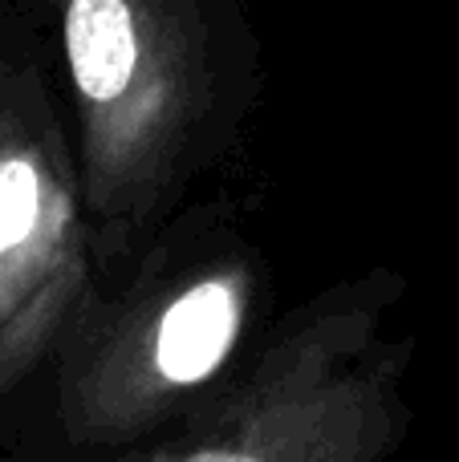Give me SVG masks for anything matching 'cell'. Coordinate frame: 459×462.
<instances>
[{
  "label": "cell",
  "mask_w": 459,
  "mask_h": 462,
  "mask_svg": "<svg viewBox=\"0 0 459 462\" xmlns=\"http://www.w3.org/2000/svg\"><path fill=\"white\" fill-rule=\"evenodd\" d=\"M65 97L98 276L236 154L265 97L248 0H37Z\"/></svg>",
  "instance_id": "obj_1"
},
{
  "label": "cell",
  "mask_w": 459,
  "mask_h": 462,
  "mask_svg": "<svg viewBox=\"0 0 459 462\" xmlns=\"http://www.w3.org/2000/svg\"><path fill=\"white\" fill-rule=\"evenodd\" d=\"M268 304L273 263L236 203L187 199L73 317L53 357L61 439L130 462L244 357Z\"/></svg>",
  "instance_id": "obj_2"
},
{
  "label": "cell",
  "mask_w": 459,
  "mask_h": 462,
  "mask_svg": "<svg viewBox=\"0 0 459 462\" xmlns=\"http://www.w3.org/2000/svg\"><path fill=\"white\" fill-rule=\"evenodd\" d=\"M411 276H342L265 325L244 357L135 462H382L415 430V337L387 341Z\"/></svg>",
  "instance_id": "obj_3"
},
{
  "label": "cell",
  "mask_w": 459,
  "mask_h": 462,
  "mask_svg": "<svg viewBox=\"0 0 459 462\" xmlns=\"http://www.w3.org/2000/svg\"><path fill=\"white\" fill-rule=\"evenodd\" d=\"M49 73L45 37L0 134V398L53 365L98 284L70 118Z\"/></svg>",
  "instance_id": "obj_4"
}]
</instances>
